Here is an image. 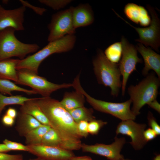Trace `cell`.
Here are the masks:
<instances>
[{
    "mask_svg": "<svg viewBox=\"0 0 160 160\" xmlns=\"http://www.w3.org/2000/svg\"><path fill=\"white\" fill-rule=\"evenodd\" d=\"M36 101L48 119L51 127L73 150L81 149V137L77 132V124L60 102L50 97L37 98Z\"/></svg>",
    "mask_w": 160,
    "mask_h": 160,
    "instance_id": "obj_1",
    "label": "cell"
},
{
    "mask_svg": "<svg viewBox=\"0 0 160 160\" xmlns=\"http://www.w3.org/2000/svg\"><path fill=\"white\" fill-rule=\"evenodd\" d=\"M76 41L74 34L67 35L49 43L33 54L20 60L17 66V70L25 69L38 73L41 63L52 54L66 52L72 49Z\"/></svg>",
    "mask_w": 160,
    "mask_h": 160,
    "instance_id": "obj_2",
    "label": "cell"
},
{
    "mask_svg": "<svg viewBox=\"0 0 160 160\" xmlns=\"http://www.w3.org/2000/svg\"><path fill=\"white\" fill-rule=\"evenodd\" d=\"M94 73L99 84L111 89V95L117 97L122 85L118 64L109 61L104 52L99 49L92 61Z\"/></svg>",
    "mask_w": 160,
    "mask_h": 160,
    "instance_id": "obj_3",
    "label": "cell"
},
{
    "mask_svg": "<svg viewBox=\"0 0 160 160\" xmlns=\"http://www.w3.org/2000/svg\"><path fill=\"white\" fill-rule=\"evenodd\" d=\"M160 86V79L153 72L151 73L135 85L128 88L129 99L132 103L131 110L136 116L145 105L156 99Z\"/></svg>",
    "mask_w": 160,
    "mask_h": 160,
    "instance_id": "obj_4",
    "label": "cell"
},
{
    "mask_svg": "<svg viewBox=\"0 0 160 160\" xmlns=\"http://www.w3.org/2000/svg\"><path fill=\"white\" fill-rule=\"evenodd\" d=\"M79 75L75 78L72 83V87L82 93L86 100L93 108L100 112L110 114L120 119L121 121L135 120L136 116L130 109L132 102L129 99L120 103L107 102L96 99L89 95L81 85Z\"/></svg>",
    "mask_w": 160,
    "mask_h": 160,
    "instance_id": "obj_5",
    "label": "cell"
},
{
    "mask_svg": "<svg viewBox=\"0 0 160 160\" xmlns=\"http://www.w3.org/2000/svg\"><path fill=\"white\" fill-rule=\"evenodd\" d=\"M15 31L11 28L0 31V60L13 57L22 60L39 48L36 44H26L20 41L15 35Z\"/></svg>",
    "mask_w": 160,
    "mask_h": 160,
    "instance_id": "obj_6",
    "label": "cell"
},
{
    "mask_svg": "<svg viewBox=\"0 0 160 160\" xmlns=\"http://www.w3.org/2000/svg\"><path fill=\"white\" fill-rule=\"evenodd\" d=\"M17 84L28 86L42 97H50L53 92L59 89L72 87V83L57 84L48 81L32 71L25 69L17 70Z\"/></svg>",
    "mask_w": 160,
    "mask_h": 160,
    "instance_id": "obj_7",
    "label": "cell"
},
{
    "mask_svg": "<svg viewBox=\"0 0 160 160\" xmlns=\"http://www.w3.org/2000/svg\"><path fill=\"white\" fill-rule=\"evenodd\" d=\"M151 17L150 24L145 28L137 27L132 25L113 10L117 15L134 28L138 33L139 38L136 41L145 45L150 46L158 52L160 45V20L154 9L149 5L146 6Z\"/></svg>",
    "mask_w": 160,
    "mask_h": 160,
    "instance_id": "obj_8",
    "label": "cell"
},
{
    "mask_svg": "<svg viewBox=\"0 0 160 160\" xmlns=\"http://www.w3.org/2000/svg\"><path fill=\"white\" fill-rule=\"evenodd\" d=\"M121 42L122 48V55L118 64L122 76L121 89L122 95L124 96L130 75L134 71L136 70L137 64L142 63L143 60L138 57L136 47L130 44L124 36L121 37Z\"/></svg>",
    "mask_w": 160,
    "mask_h": 160,
    "instance_id": "obj_9",
    "label": "cell"
},
{
    "mask_svg": "<svg viewBox=\"0 0 160 160\" xmlns=\"http://www.w3.org/2000/svg\"><path fill=\"white\" fill-rule=\"evenodd\" d=\"M72 7L54 14L48 25L49 30L47 40L49 42L60 39L67 35L74 34L72 17Z\"/></svg>",
    "mask_w": 160,
    "mask_h": 160,
    "instance_id": "obj_10",
    "label": "cell"
},
{
    "mask_svg": "<svg viewBox=\"0 0 160 160\" xmlns=\"http://www.w3.org/2000/svg\"><path fill=\"white\" fill-rule=\"evenodd\" d=\"M114 141L110 144L97 143L88 145L82 143L81 148L84 152L91 153L106 157L109 160H121L124 158L121 151L125 143L124 137L114 138Z\"/></svg>",
    "mask_w": 160,
    "mask_h": 160,
    "instance_id": "obj_11",
    "label": "cell"
},
{
    "mask_svg": "<svg viewBox=\"0 0 160 160\" xmlns=\"http://www.w3.org/2000/svg\"><path fill=\"white\" fill-rule=\"evenodd\" d=\"M146 127L145 124L137 123L132 120L122 121L117 126L116 133V135L120 134L130 137V144L135 150H139L147 143L143 136Z\"/></svg>",
    "mask_w": 160,
    "mask_h": 160,
    "instance_id": "obj_12",
    "label": "cell"
},
{
    "mask_svg": "<svg viewBox=\"0 0 160 160\" xmlns=\"http://www.w3.org/2000/svg\"><path fill=\"white\" fill-rule=\"evenodd\" d=\"M26 8L21 6L12 9H6L0 4V31L11 28L15 31L24 29V13Z\"/></svg>",
    "mask_w": 160,
    "mask_h": 160,
    "instance_id": "obj_13",
    "label": "cell"
},
{
    "mask_svg": "<svg viewBox=\"0 0 160 160\" xmlns=\"http://www.w3.org/2000/svg\"><path fill=\"white\" fill-rule=\"evenodd\" d=\"M29 152L46 160H70L75 156L72 151L41 145H27Z\"/></svg>",
    "mask_w": 160,
    "mask_h": 160,
    "instance_id": "obj_14",
    "label": "cell"
},
{
    "mask_svg": "<svg viewBox=\"0 0 160 160\" xmlns=\"http://www.w3.org/2000/svg\"><path fill=\"white\" fill-rule=\"evenodd\" d=\"M143 57L144 67L142 71V75L146 76L151 70L153 71L160 79V55L150 48L139 43L135 47Z\"/></svg>",
    "mask_w": 160,
    "mask_h": 160,
    "instance_id": "obj_15",
    "label": "cell"
},
{
    "mask_svg": "<svg viewBox=\"0 0 160 160\" xmlns=\"http://www.w3.org/2000/svg\"><path fill=\"white\" fill-rule=\"evenodd\" d=\"M72 17L75 29L90 25L94 20L93 12L88 4H80L76 7H72Z\"/></svg>",
    "mask_w": 160,
    "mask_h": 160,
    "instance_id": "obj_16",
    "label": "cell"
},
{
    "mask_svg": "<svg viewBox=\"0 0 160 160\" xmlns=\"http://www.w3.org/2000/svg\"><path fill=\"white\" fill-rule=\"evenodd\" d=\"M124 12L127 17L135 23L144 27L150 24L151 17L146 9L142 6L129 3L125 6Z\"/></svg>",
    "mask_w": 160,
    "mask_h": 160,
    "instance_id": "obj_17",
    "label": "cell"
},
{
    "mask_svg": "<svg viewBox=\"0 0 160 160\" xmlns=\"http://www.w3.org/2000/svg\"><path fill=\"white\" fill-rule=\"evenodd\" d=\"M17 116L16 129L21 136L24 137L31 131L43 125L30 115L20 111Z\"/></svg>",
    "mask_w": 160,
    "mask_h": 160,
    "instance_id": "obj_18",
    "label": "cell"
},
{
    "mask_svg": "<svg viewBox=\"0 0 160 160\" xmlns=\"http://www.w3.org/2000/svg\"><path fill=\"white\" fill-rule=\"evenodd\" d=\"M37 98H33L25 102L21 105L20 112L31 115L43 125L50 126L48 119L36 101Z\"/></svg>",
    "mask_w": 160,
    "mask_h": 160,
    "instance_id": "obj_19",
    "label": "cell"
},
{
    "mask_svg": "<svg viewBox=\"0 0 160 160\" xmlns=\"http://www.w3.org/2000/svg\"><path fill=\"white\" fill-rule=\"evenodd\" d=\"M19 59L9 58L0 60V79L18 81L17 66Z\"/></svg>",
    "mask_w": 160,
    "mask_h": 160,
    "instance_id": "obj_20",
    "label": "cell"
},
{
    "mask_svg": "<svg viewBox=\"0 0 160 160\" xmlns=\"http://www.w3.org/2000/svg\"><path fill=\"white\" fill-rule=\"evenodd\" d=\"M62 106L68 111L84 106L85 97L80 92L75 90L66 92L62 100L60 101Z\"/></svg>",
    "mask_w": 160,
    "mask_h": 160,
    "instance_id": "obj_21",
    "label": "cell"
},
{
    "mask_svg": "<svg viewBox=\"0 0 160 160\" xmlns=\"http://www.w3.org/2000/svg\"><path fill=\"white\" fill-rule=\"evenodd\" d=\"M40 145L57 147L70 151L73 150L72 147L63 141L51 127L44 135Z\"/></svg>",
    "mask_w": 160,
    "mask_h": 160,
    "instance_id": "obj_22",
    "label": "cell"
},
{
    "mask_svg": "<svg viewBox=\"0 0 160 160\" xmlns=\"http://www.w3.org/2000/svg\"><path fill=\"white\" fill-rule=\"evenodd\" d=\"M50 128V126L42 125L28 132L24 136L27 145H40L44 135Z\"/></svg>",
    "mask_w": 160,
    "mask_h": 160,
    "instance_id": "obj_23",
    "label": "cell"
},
{
    "mask_svg": "<svg viewBox=\"0 0 160 160\" xmlns=\"http://www.w3.org/2000/svg\"><path fill=\"white\" fill-rule=\"evenodd\" d=\"M74 121L77 123L81 121L88 122L95 119L93 115L92 108H87L84 106L68 111Z\"/></svg>",
    "mask_w": 160,
    "mask_h": 160,
    "instance_id": "obj_24",
    "label": "cell"
},
{
    "mask_svg": "<svg viewBox=\"0 0 160 160\" xmlns=\"http://www.w3.org/2000/svg\"><path fill=\"white\" fill-rule=\"evenodd\" d=\"M16 91L23 92L28 95L36 94L37 93L32 90L20 87L10 80L0 79V92L12 95V92Z\"/></svg>",
    "mask_w": 160,
    "mask_h": 160,
    "instance_id": "obj_25",
    "label": "cell"
},
{
    "mask_svg": "<svg viewBox=\"0 0 160 160\" xmlns=\"http://www.w3.org/2000/svg\"><path fill=\"white\" fill-rule=\"evenodd\" d=\"M122 48L121 43L115 42L109 46L105 50L104 54L107 58L113 63L118 64L122 55Z\"/></svg>",
    "mask_w": 160,
    "mask_h": 160,
    "instance_id": "obj_26",
    "label": "cell"
},
{
    "mask_svg": "<svg viewBox=\"0 0 160 160\" xmlns=\"http://www.w3.org/2000/svg\"><path fill=\"white\" fill-rule=\"evenodd\" d=\"M33 99L20 95L7 96L0 92V118L2 112L6 106L13 105H21L25 102Z\"/></svg>",
    "mask_w": 160,
    "mask_h": 160,
    "instance_id": "obj_27",
    "label": "cell"
},
{
    "mask_svg": "<svg viewBox=\"0 0 160 160\" xmlns=\"http://www.w3.org/2000/svg\"><path fill=\"white\" fill-rule=\"evenodd\" d=\"M40 3L44 4L54 10H58L64 7L70 3L71 0H39Z\"/></svg>",
    "mask_w": 160,
    "mask_h": 160,
    "instance_id": "obj_28",
    "label": "cell"
},
{
    "mask_svg": "<svg viewBox=\"0 0 160 160\" xmlns=\"http://www.w3.org/2000/svg\"><path fill=\"white\" fill-rule=\"evenodd\" d=\"M107 124L106 122L95 119L90 121L88 125L89 133L93 135H97L101 128Z\"/></svg>",
    "mask_w": 160,
    "mask_h": 160,
    "instance_id": "obj_29",
    "label": "cell"
},
{
    "mask_svg": "<svg viewBox=\"0 0 160 160\" xmlns=\"http://www.w3.org/2000/svg\"><path fill=\"white\" fill-rule=\"evenodd\" d=\"M3 143L10 150H17L29 151L28 146L21 143H17L5 139L3 141Z\"/></svg>",
    "mask_w": 160,
    "mask_h": 160,
    "instance_id": "obj_30",
    "label": "cell"
},
{
    "mask_svg": "<svg viewBox=\"0 0 160 160\" xmlns=\"http://www.w3.org/2000/svg\"><path fill=\"white\" fill-rule=\"evenodd\" d=\"M147 119L149 126L156 133L157 135H160V126L157 122L156 119L152 113L149 111L147 115Z\"/></svg>",
    "mask_w": 160,
    "mask_h": 160,
    "instance_id": "obj_31",
    "label": "cell"
},
{
    "mask_svg": "<svg viewBox=\"0 0 160 160\" xmlns=\"http://www.w3.org/2000/svg\"><path fill=\"white\" fill-rule=\"evenodd\" d=\"M88 122L86 121H81L77 124V131L79 135L81 137H87L89 134L88 131Z\"/></svg>",
    "mask_w": 160,
    "mask_h": 160,
    "instance_id": "obj_32",
    "label": "cell"
},
{
    "mask_svg": "<svg viewBox=\"0 0 160 160\" xmlns=\"http://www.w3.org/2000/svg\"><path fill=\"white\" fill-rule=\"evenodd\" d=\"M19 1L23 6L25 7L26 8L28 7L32 9L36 13L40 15H43L47 10V9L44 8L33 6L29 4L27 1L23 0H20Z\"/></svg>",
    "mask_w": 160,
    "mask_h": 160,
    "instance_id": "obj_33",
    "label": "cell"
},
{
    "mask_svg": "<svg viewBox=\"0 0 160 160\" xmlns=\"http://www.w3.org/2000/svg\"><path fill=\"white\" fill-rule=\"evenodd\" d=\"M23 157L21 154H9L0 152V160H23Z\"/></svg>",
    "mask_w": 160,
    "mask_h": 160,
    "instance_id": "obj_34",
    "label": "cell"
},
{
    "mask_svg": "<svg viewBox=\"0 0 160 160\" xmlns=\"http://www.w3.org/2000/svg\"><path fill=\"white\" fill-rule=\"evenodd\" d=\"M157 136L156 132L151 128H148L145 130L143 133L144 138L147 143L153 140Z\"/></svg>",
    "mask_w": 160,
    "mask_h": 160,
    "instance_id": "obj_35",
    "label": "cell"
},
{
    "mask_svg": "<svg viewBox=\"0 0 160 160\" xmlns=\"http://www.w3.org/2000/svg\"><path fill=\"white\" fill-rule=\"evenodd\" d=\"M2 121L4 125L11 127L14 124L15 119L5 114L2 118Z\"/></svg>",
    "mask_w": 160,
    "mask_h": 160,
    "instance_id": "obj_36",
    "label": "cell"
},
{
    "mask_svg": "<svg viewBox=\"0 0 160 160\" xmlns=\"http://www.w3.org/2000/svg\"><path fill=\"white\" fill-rule=\"evenodd\" d=\"M147 105L151 108L155 110L158 113H160V104L156 99L148 103Z\"/></svg>",
    "mask_w": 160,
    "mask_h": 160,
    "instance_id": "obj_37",
    "label": "cell"
},
{
    "mask_svg": "<svg viewBox=\"0 0 160 160\" xmlns=\"http://www.w3.org/2000/svg\"><path fill=\"white\" fill-rule=\"evenodd\" d=\"M6 114L15 119L17 116V114L15 109L10 107L7 110Z\"/></svg>",
    "mask_w": 160,
    "mask_h": 160,
    "instance_id": "obj_38",
    "label": "cell"
},
{
    "mask_svg": "<svg viewBox=\"0 0 160 160\" xmlns=\"http://www.w3.org/2000/svg\"><path fill=\"white\" fill-rule=\"evenodd\" d=\"M70 160H92V158L88 156H74Z\"/></svg>",
    "mask_w": 160,
    "mask_h": 160,
    "instance_id": "obj_39",
    "label": "cell"
},
{
    "mask_svg": "<svg viewBox=\"0 0 160 160\" xmlns=\"http://www.w3.org/2000/svg\"><path fill=\"white\" fill-rule=\"evenodd\" d=\"M10 151L5 145L3 143H0V152L5 153Z\"/></svg>",
    "mask_w": 160,
    "mask_h": 160,
    "instance_id": "obj_40",
    "label": "cell"
},
{
    "mask_svg": "<svg viewBox=\"0 0 160 160\" xmlns=\"http://www.w3.org/2000/svg\"><path fill=\"white\" fill-rule=\"evenodd\" d=\"M153 160H160V155L158 154L154 157Z\"/></svg>",
    "mask_w": 160,
    "mask_h": 160,
    "instance_id": "obj_41",
    "label": "cell"
},
{
    "mask_svg": "<svg viewBox=\"0 0 160 160\" xmlns=\"http://www.w3.org/2000/svg\"><path fill=\"white\" fill-rule=\"evenodd\" d=\"M29 160H46L42 158L37 157V158L33 159H30Z\"/></svg>",
    "mask_w": 160,
    "mask_h": 160,
    "instance_id": "obj_42",
    "label": "cell"
},
{
    "mask_svg": "<svg viewBox=\"0 0 160 160\" xmlns=\"http://www.w3.org/2000/svg\"><path fill=\"white\" fill-rule=\"evenodd\" d=\"M8 1V0H4L3 1V3H5V4L7 3Z\"/></svg>",
    "mask_w": 160,
    "mask_h": 160,
    "instance_id": "obj_43",
    "label": "cell"
},
{
    "mask_svg": "<svg viewBox=\"0 0 160 160\" xmlns=\"http://www.w3.org/2000/svg\"><path fill=\"white\" fill-rule=\"evenodd\" d=\"M121 160H131V159H125L124 158L123 159H122Z\"/></svg>",
    "mask_w": 160,
    "mask_h": 160,
    "instance_id": "obj_44",
    "label": "cell"
},
{
    "mask_svg": "<svg viewBox=\"0 0 160 160\" xmlns=\"http://www.w3.org/2000/svg\"></svg>",
    "mask_w": 160,
    "mask_h": 160,
    "instance_id": "obj_45",
    "label": "cell"
}]
</instances>
